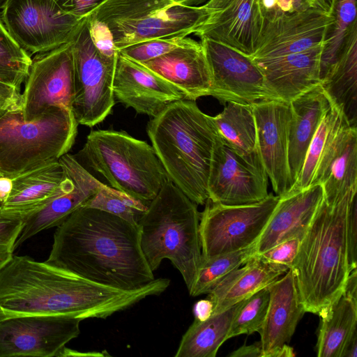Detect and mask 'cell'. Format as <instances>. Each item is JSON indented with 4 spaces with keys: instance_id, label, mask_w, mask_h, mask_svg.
<instances>
[{
    "instance_id": "6da1fadb",
    "label": "cell",
    "mask_w": 357,
    "mask_h": 357,
    "mask_svg": "<svg viewBox=\"0 0 357 357\" xmlns=\"http://www.w3.org/2000/svg\"><path fill=\"white\" fill-rule=\"evenodd\" d=\"M154 279L126 291L101 285L46 261L14 255L0 269V321L29 315L68 314L82 320L105 318L165 291Z\"/></svg>"
},
{
    "instance_id": "7a4b0ae2",
    "label": "cell",
    "mask_w": 357,
    "mask_h": 357,
    "mask_svg": "<svg viewBox=\"0 0 357 357\" xmlns=\"http://www.w3.org/2000/svg\"><path fill=\"white\" fill-rule=\"evenodd\" d=\"M47 263L93 282L126 291L154 279L138 225L82 206L56 227Z\"/></svg>"
},
{
    "instance_id": "3957f363",
    "label": "cell",
    "mask_w": 357,
    "mask_h": 357,
    "mask_svg": "<svg viewBox=\"0 0 357 357\" xmlns=\"http://www.w3.org/2000/svg\"><path fill=\"white\" fill-rule=\"evenodd\" d=\"M357 188L342 198H323L305 232L291 268L301 301L307 312L322 315L343 291L352 271L347 229L350 208Z\"/></svg>"
},
{
    "instance_id": "277c9868",
    "label": "cell",
    "mask_w": 357,
    "mask_h": 357,
    "mask_svg": "<svg viewBox=\"0 0 357 357\" xmlns=\"http://www.w3.org/2000/svg\"><path fill=\"white\" fill-rule=\"evenodd\" d=\"M147 134L169 179L197 205L204 204L218 135L213 116L195 101L179 100L151 119Z\"/></svg>"
},
{
    "instance_id": "5b68a950",
    "label": "cell",
    "mask_w": 357,
    "mask_h": 357,
    "mask_svg": "<svg viewBox=\"0 0 357 357\" xmlns=\"http://www.w3.org/2000/svg\"><path fill=\"white\" fill-rule=\"evenodd\" d=\"M199 220L197 204L169 179L137 222L141 248L151 270L169 259L188 291L202 263Z\"/></svg>"
},
{
    "instance_id": "8992f818",
    "label": "cell",
    "mask_w": 357,
    "mask_h": 357,
    "mask_svg": "<svg viewBox=\"0 0 357 357\" xmlns=\"http://www.w3.org/2000/svg\"><path fill=\"white\" fill-rule=\"evenodd\" d=\"M77 126L70 109L48 108L33 121L24 119L20 109L0 117V174L11 179L59 160L73 146Z\"/></svg>"
},
{
    "instance_id": "52a82bcc",
    "label": "cell",
    "mask_w": 357,
    "mask_h": 357,
    "mask_svg": "<svg viewBox=\"0 0 357 357\" xmlns=\"http://www.w3.org/2000/svg\"><path fill=\"white\" fill-rule=\"evenodd\" d=\"M79 155L111 187L147 206L169 179L152 146L125 131L92 130Z\"/></svg>"
},
{
    "instance_id": "ba28073f",
    "label": "cell",
    "mask_w": 357,
    "mask_h": 357,
    "mask_svg": "<svg viewBox=\"0 0 357 357\" xmlns=\"http://www.w3.org/2000/svg\"><path fill=\"white\" fill-rule=\"evenodd\" d=\"M192 0H106L89 17L105 22L117 51L151 40L192 34L204 18Z\"/></svg>"
},
{
    "instance_id": "9c48e42d",
    "label": "cell",
    "mask_w": 357,
    "mask_h": 357,
    "mask_svg": "<svg viewBox=\"0 0 357 357\" xmlns=\"http://www.w3.org/2000/svg\"><path fill=\"white\" fill-rule=\"evenodd\" d=\"M70 48L74 68L71 110L78 124L93 127L105 120L114 105L113 80L116 56L106 57L95 47L86 18L71 40Z\"/></svg>"
},
{
    "instance_id": "30bf717a",
    "label": "cell",
    "mask_w": 357,
    "mask_h": 357,
    "mask_svg": "<svg viewBox=\"0 0 357 357\" xmlns=\"http://www.w3.org/2000/svg\"><path fill=\"white\" fill-rule=\"evenodd\" d=\"M280 197L272 193L248 204L225 205L208 199L200 214L202 259L248 248L256 243Z\"/></svg>"
},
{
    "instance_id": "8fae6325",
    "label": "cell",
    "mask_w": 357,
    "mask_h": 357,
    "mask_svg": "<svg viewBox=\"0 0 357 357\" xmlns=\"http://www.w3.org/2000/svg\"><path fill=\"white\" fill-rule=\"evenodd\" d=\"M0 18L31 56L70 43L85 20L68 14L54 0H8Z\"/></svg>"
},
{
    "instance_id": "7c38bea8",
    "label": "cell",
    "mask_w": 357,
    "mask_h": 357,
    "mask_svg": "<svg viewBox=\"0 0 357 357\" xmlns=\"http://www.w3.org/2000/svg\"><path fill=\"white\" fill-rule=\"evenodd\" d=\"M335 7L318 3L283 14L264 17L254 62L305 51L327 42L335 22Z\"/></svg>"
},
{
    "instance_id": "4fadbf2b",
    "label": "cell",
    "mask_w": 357,
    "mask_h": 357,
    "mask_svg": "<svg viewBox=\"0 0 357 357\" xmlns=\"http://www.w3.org/2000/svg\"><path fill=\"white\" fill-rule=\"evenodd\" d=\"M82 319L68 314L29 315L0 321V357L58 356L80 333Z\"/></svg>"
},
{
    "instance_id": "5bb4252c",
    "label": "cell",
    "mask_w": 357,
    "mask_h": 357,
    "mask_svg": "<svg viewBox=\"0 0 357 357\" xmlns=\"http://www.w3.org/2000/svg\"><path fill=\"white\" fill-rule=\"evenodd\" d=\"M24 83L20 109L25 120H34L52 106L71 109L74 68L70 43L35 54Z\"/></svg>"
},
{
    "instance_id": "9a60e30c",
    "label": "cell",
    "mask_w": 357,
    "mask_h": 357,
    "mask_svg": "<svg viewBox=\"0 0 357 357\" xmlns=\"http://www.w3.org/2000/svg\"><path fill=\"white\" fill-rule=\"evenodd\" d=\"M212 75L211 96L222 103L252 105L274 100L257 64L241 52L213 40L200 39Z\"/></svg>"
},
{
    "instance_id": "2e32d148",
    "label": "cell",
    "mask_w": 357,
    "mask_h": 357,
    "mask_svg": "<svg viewBox=\"0 0 357 357\" xmlns=\"http://www.w3.org/2000/svg\"><path fill=\"white\" fill-rule=\"evenodd\" d=\"M207 189L208 199L225 205L258 202L268 195V176L256 165L234 151L218 135L215 142Z\"/></svg>"
},
{
    "instance_id": "e0dca14e",
    "label": "cell",
    "mask_w": 357,
    "mask_h": 357,
    "mask_svg": "<svg viewBox=\"0 0 357 357\" xmlns=\"http://www.w3.org/2000/svg\"><path fill=\"white\" fill-rule=\"evenodd\" d=\"M202 6L205 17L192 34L254 54L264 21L260 0H208Z\"/></svg>"
},
{
    "instance_id": "ac0fdd59",
    "label": "cell",
    "mask_w": 357,
    "mask_h": 357,
    "mask_svg": "<svg viewBox=\"0 0 357 357\" xmlns=\"http://www.w3.org/2000/svg\"><path fill=\"white\" fill-rule=\"evenodd\" d=\"M63 176L50 202L25 218L15 249L38 233L59 226L98 190L101 182L91 174L75 155L66 153L59 160Z\"/></svg>"
},
{
    "instance_id": "d6986e66",
    "label": "cell",
    "mask_w": 357,
    "mask_h": 357,
    "mask_svg": "<svg viewBox=\"0 0 357 357\" xmlns=\"http://www.w3.org/2000/svg\"><path fill=\"white\" fill-rule=\"evenodd\" d=\"M261 160L276 195L291 188L288 158L289 102L268 100L252 105Z\"/></svg>"
},
{
    "instance_id": "ffe728a7",
    "label": "cell",
    "mask_w": 357,
    "mask_h": 357,
    "mask_svg": "<svg viewBox=\"0 0 357 357\" xmlns=\"http://www.w3.org/2000/svg\"><path fill=\"white\" fill-rule=\"evenodd\" d=\"M114 98L126 107L151 118L172 102L185 99L183 93L156 74L117 52L113 80Z\"/></svg>"
},
{
    "instance_id": "44dd1931",
    "label": "cell",
    "mask_w": 357,
    "mask_h": 357,
    "mask_svg": "<svg viewBox=\"0 0 357 357\" xmlns=\"http://www.w3.org/2000/svg\"><path fill=\"white\" fill-rule=\"evenodd\" d=\"M326 43L303 52L255 62L274 100L290 102L321 84L322 54Z\"/></svg>"
},
{
    "instance_id": "7402d4cb",
    "label": "cell",
    "mask_w": 357,
    "mask_h": 357,
    "mask_svg": "<svg viewBox=\"0 0 357 357\" xmlns=\"http://www.w3.org/2000/svg\"><path fill=\"white\" fill-rule=\"evenodd\" d=\"M269 305L260 334L261 357H273L287 344L305 310L301 301L294 272L289 268L284 276L268 286Z\"/></svg>"
},
{
    "instance_id": "603a6c76",
    "label": "cell",
    "mask_w": 357,
    "mask_h": 357,
    "mask_svg": "<svg viewBox=\"0 0 357 357\" xmlns=\"http://www.w3.org/2000/svg\"><path fill=\"white\" fill-rule=\"evenodd\" d=\"M140 63L181 91L187 100L211 96L212 75L201 41Z\"/></svg>"
},
{
    "instance_id": "cb8c5ba5",
    "label": "cell",
    "mask_w": 357,
    "mask_h": 357,
    "mask_svg": "<svg viewBox=\"0 0 357 357\" xmlns=\"http://www.w3.org/2000/svg\"><path fill=\"white\" fill-rule=\"evenodd\" d=\"M324 198L320 183L280 197L264 231L255 243L256 255L275 245L296 237H303Z\"/></svg>"
},
{
    "instance_id": "d4e9b609",
    "label": "cell",
    "mask_w": 357,
    "mask_h": 357,
    "mask_svg": "<svg viewBox=\"0 0 357 357\" xmlns=\"http://www.w3.org/2000/svg\"><path fill=\"white\" fill-rule=\"evenodd\" d=\"M289 105L288 158L293 185L301 172L309 145L331 102L320 84L291 100Z\"/></svg>"
},
{
    "instance_id": "484cf974",
    "label": "cell",
    "mask_w": 357,
    "mask_h": 357,
    "mask_svg": "<svg viewBox=\"0 0 357 357\" xmlns=\"http://www.w3.org/2000/svg\"><path fill=\"white\" fill-rule=\"evenodd\" d=\"M320 183L324 199L333 202L357 188V128L347 125L321 160L313 185Z\"/></svg>"
},
{
    "instance_id": "4316f807",
    "label": "cell",
    "mask_w": 357,
    "mask_h": 357,
    "mask_svg": "<svg viewBox=\"0 0 357 357\" xmlns=\"http://www.w3.org/2000/svg\"><path fill=\"white\" fill-rule=\"evenodd\" d=\"M289 268L261 259L255 255L227 275L208 293L213 305V314L222 312L267 287Z\"/></svg>"
},
{
    "instance_id": "83f0119b",
    "label": "cell",
    "mask_w": 357,
    "mask_h": 357,
    "mask_svg": "<svg viewBox=\"0 0 357 357\" xmlns=\"http://www.w3.org/2000/svg\"><path fill=\"white\" fill-rule=\"evenodd\" d=\"M63 176L59 160L17 176L12 179L11 191L0 211L25 219L50 202Z\"/></svg>"
},
{
    "instance_id": "f1b7e54d",
    "label": "cell",
    "mask_w": 357,
    "mask_h": 357,
    "mask_svg": "<svg viewBox=\"0 0 357 357\" xmlns=\"http://www.w3.org/2000/svg\"><path fill=\"white\" fill-rule=\"evenodd\" d=\"M321 85L330 101L343 112L349 124L357 125V24L344 38L338 58Z\"/></svg>"
},
{
    "instance_id": "f546056e",
    "label": "cell",
    "mask_w": 357,
    "mask_h": 357,
    "mask_svg": "<svg viewBox=\"0 0 357 357\" xmlns=\"http://www.w3.org/2000/svg\"><path fill=\"white\" fill-rule=\"evenodd\" d=\"M213 120L222 140L238 155L263 166L257 147L255 119L252 105L229 102Z\"/></svg>"
},
{
    "instance_id": "4dcf8cb0",
    "label": "cell",
    "mask_w": 357,
    "mask_h": 357,
    "mask_svg": "<svg viewBox=\"0 0 357 357\" xmlns=\"http://www.w3.org/2000/svg\"><path fill=\"white\" fill-rule=\"evenodd\" d=\"M319 317L317 356L340 357L346 342L357 330V298L342 292Z\"/></svg>"
},
{
    "instance_id": "1f68e13d",
    "label": "cell",
    "mask_w": 357,
    "mask_h": 357,
    "mask_svg": "<svg viewBox=\"0 0 357 357\" xmlns=\"http://www.w3.org/2000/svg\"><path fill=\"white\" fill-rule=\"evenodd\" d=\"M243 301L212 314L204 321H195L183 335L175 357H215L228 340L232 320Z\"/></svg>"
},
{
    "instance_id": "d6a6232c",
    "label": "cell",
    "mask_w": 357,
    "mask_h": 357,
    "mask_svg": "<svg viewBox=\"0 0 357 357\" xmlns=\"http://www.w3.org/2000/svg\"><path fill=\"white\" fill-rule=\"evenodd\" d=\"M347 125L349 124L342 110L331 102L309 145L298 178L284 195L301 191L313 185L321 160Z\"/></svg>"
},
{
    "instance_id": "836d02e7",
    "label": "cell",
    "mask_w": 357,
    "mask_h": 357,
    "mask_svg": "<svg viewBox=\"0 0 357 357\" xmlns=\"http://www.w3.org/2000/svg\"><path fill=\"white\" fill-rule=\"evenodd\" d=\"M256 255L255 244L236 252L202 259L196 279L189 290L197 296L208 294L231 272L243 266Z\"/></svg>"
},
{
    "instance_id": "e575fe53",
    "label": "cell",
    "mask_w": 357,
    "mask_h": 357,
    "mask_svg": "<svg viewBox=\"0 0 357 357\" xmlns=\"http://www.w3.org/2000/svg\"><path fill=\"white\" fill-rule=\"evenodd\" d=\"M31 62V55L11 36L0 18V82L20 91Z\"/></svg>"
},
{
    "instance_id": "d590c367",
    "label": "cell",
    "mask_w": 357,
    "mask_h": 357,
    "mask_svg": "<svg viewBox=\"0 0 357 357\" xmlns=\"http://www.w3.org/2000/svg\"><path fill=\"white\" fill-rule=\"evenodd\" d=\"M84 206L104 211L134 225H138L139 218L148 208L141 201L102 183Z\"/></svg>"
},
{
    "instance_id": "8d00e7d4",
    "label": "cell",
    "mask_w": 357,
    "mask_h": 357,
    "mask_svg": "<svg viewBox=\"0 0 357 357\" xmlns=\"http://www.w3.org/2000/svg\"><path fill=\"white\" fill-rule=\"evenodd\" d=\"M335 10L334 24L321 57V82L337 61L347 31L356 21V0H337Z\"/></svg>"
},
{
    "instance_id": "74e56055",
    "label": "cell",
    "mask_w": 357,
    "mask_h": 357,
    "mask_svg": "<svg viewBox=\"0 0 357 357\" xmlns=\"http://www.w3.org/2000/svg\"><path fill=\"white\" fill-rule=\"evenodd\" d=\"M269 300L268 287L243 300L232 320L227 338L259 332L266 319Z\"/></svg>"
},
{
    "instance_id": "f35d334b",
    "label": "cell",
    "mask_w": 357,
    "mask_h": 357,
    "mask_svg": "<svg viewBox=\"0 0 357 357\" xmlns=\"http://www.w3.org/2000/svg\"><path fill=\"white\" fill-rule=\"evenodd\" d=\"M197 42L187 36L179 35L135 44L126 47L119 52L135 61L142 63L177 48L192 46Z\"/></svg>"
},
{
    "instance_id": "ab89813d",
    "label": "cell",
    "mask_w": 357,
    "mask_h": 357,
    "mask_svg": "<svg viewBox=\"0 0 357 357\" xmlns=\"http://www.w3.org/2000/svg\"><path fill=\"white\" fill-rule=\"evenodd\" d=\"M24 223V218L0 211V269L13 256L16 241Z\"/></svg>"
},
{
    "instance_id": "60d3db41",
    "label": "cell",
    "mask_w": 357,
    "mask_h": 357,
    "mask_svg": "<svg viewBox=\"0 0 357 357\" xmlns=\"http://www.w3.org/2000/svg\"><path fill=\"white\" fill-rule=\"evenodd\" d=\"M303 238L296 236L283 241L257 255L266 262L282 265L291 268L298 255Z\"/></svg>"
},
{
    "instance_id": "b9f144b4",
    "label": "cell",
    "mask_w": 357,
    "mask_h": 357,
    "mask_svg": "<svg viewBox=\"0 0 357 357\" xmlns=\"http://www.w3.org/2000/svg\"><path fill=\"white\" fill-rule=\"evenodd\" d=\"M86 21L89 36L95 47L106 57H115L118 51L112 33L108 26L105 22L92 17H88Z\"/></svg>"
},
{
    "instance_id": "7bdbcfd3",
    "label": "cell",
    "mask_w": 357,
    "mask_h": 357,
    "mask_svg": "<svg viewBox=\"0 0 357 357\" xmlns=\"http://www.w3.org/2000/svg\"><path fill=\"white\" fill-rule=\"evenodd\" d=\"M260 3L264 17L290 13L318 3L328 4L317 0H260Z\"/></svg>"
},
{
    "instance_id": "ee69618b",
    "label": "cell",
    "mask_w": 357,
    "mask_h": 357,
    "mask_svg": "<svg viewBox=\"0 0 357 357\" xmlns=\"http://www.w3.org/2000/svg\"><path fill=\"white\" fill-rule=\"evenodd\" d=\"M68 14L79 20L87 18L106 0H54Z\"/></svg>"
},
{
    "instance_id": "f6af8a7d",
    "label": "cell",
    "mask_w": 357,
    "mask_h": 357,
    "mask_svg": "<svg viewBox=\"0 0 357 357\" xmlns=\"http://www.w3.org/2000/svg\"><path fill=\"white\" fill-rule=\"evenodd\" d=\"M348 250L349 264L351 269L357 268L356 252H357V200L356 197L354 199L349 213L348 229Z\"/></svg>"
},
{
    "instance_id": "bcb514c9",
    "label": "cell",
    "mask_w": 357,
    "mask_h": 357,
    "mask_svg": "<svg viewBox=\"0 0 357 357\" xmlns=\"http://www.w3.org/2000/svg\"><path fill=\"white\" fill-rule=\"evenodd\" d=\"M20 91L0 82V117L8 111L20 109Z\"/></svg>"
},
{
    "instance_id": "7dc6e473",
    "label": "cell",
    "mask_w": 357,
    "mask_h": 357,
    "mask_svg": "<svg viewBox=\"0 0 357 357\" xmlns=\"http://www.w3.org/2000/svg\"><path fill=\"white\" fill-rule=\"evenodd\" d=\"M193 311L195 319L204 321L213 314V303L209 298L199 300L195 304Z\"/></svg>"
},
{
    "instance_id": "c3c4849f",
    "label": "cell",
    "mask_w": 357,
    "mask_h": 357,
    "mask_svg": "<svg viewBox=\"0 0 357 357\" xmlns=\"http://www.w3.org/2000/svg\"><path fill=\"white\" fill-rule=\"evenodd\" d=\"M230 357H261L262 351L260 342L250 345H243L229 354Z\"/></svg>"
},
{
    "instance_id": "681fc988",
    "label": "cell",
    "mask_w": 357,
    "mask_h": 357,
    "mask_svg": "<svg viewBox=\"0 0 357 357\" xmlns=\"http://www.w3.org/2000/svg\"><path fill=\"white\" fill-rule=\"evenodd\" d=\"M357 356V330L355 331L346 342L340 357Z\"/></svg>"
},
{
    "instance_id": "f907efd6",
    "label": "cell",
    "mask_w": 357,
    "mask_h": 357,
    "mask_svg": "<svg viewBox=\"0 0 357 357\" xmlns=\"http://www.w3.org/2000/svg\"><path fill=\"white\" fill-rule=\"evenodd\" d=\"M12 179L0 176V205L1 207L8 197L12 189Z\"/></svg>"
},
{
    "instance_id": "816d5d0a",
    "label": "cell",
    "mask_w": 357,
    "mask_h": 357,
    "mask_svg": "<svg viewBox=\"0 0 357 357\" xmlns=\"http://www.w3.org/2000/svg\"><path fill=\"white\" fill-rule=\"evenodd\" d=\"M105 356L102 352H79L64 347L59 352L58 356ZM107 356V355H106Z\"/></svg>"
},
{
    "instance_id": "f5cc1de1",
    "label": "cell",
    "mask_w": 357,
    "mask_h": 357,
    "mask_svg": "<svg viewBox=\"0 0 357 357\" xmlns=\"http://www.w3.org/2000/svg\"><path fill=\"white\" fill-rule=\"evenodd\" d=\"M8 0H0V10L4 7Z\"/></svg>"
},
{
    "instance_id": "db71d44e",
    "label": "cell",
    "mask_w": 357,
    "mask_h": 357,
    "mask_svg": "<svg viewBox=\"0 0 357 357\" xmlns=\"http://www.w3.org/2000/svg\"><path fill=\"white\" fill-rule=\"evenodd\" d=\"M0 176H1V175L0 174ZM0 208H1V205H0Z\"/></svg>"
}]
</instances>
